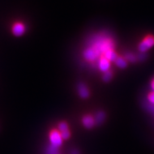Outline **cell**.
Listing matches in <instances>:
<instances>
[{
  "instance_id": "cell-1",
  "label": "cell",
  "mask_w": 154,
  "mask_h": 154,
  "mask_svg": "<svg viewBox=\"0 0 154 154\" xmlns=\"http://www.w3.org/2000/svg\"><path fill=\"white\" fill-rule=\"evenodd\" d=\"M115 49L116 42L113 37L108 33L100 32L89 40L84 50L83 57L90 63L96 64L101 58H105L109 51Z\"/></svg>"
},
{
  "instance_id": "cell-2",
  "label": "cell",
  "mask_w": 154,
  "mask_h": 154,
  "mask_svg": "<svg viewBox=\"0 0 154 154\" xmlns=\"http://www.w3.org/2000/svg\"><path fill=\"white\" fill-rule=\"evenodd\" d=\"M154 46V36L148 35L144 37L138 46V50L140 53H145Z\"/></svg>"
},
{
  "instance_id": "cell-3",
  "label": "cell",
  "mask_w": 154,
  "mask_h": 154,
  "mask_svg": "<svg viewBox=\"0 0 154 154\" xmlns=\"http://www.w3.org/2000/svg\"><path fill=\"white\" fill-rule=\"evenodd\" d=\"M50 141L51 144L56 147L59 148L62 144V139L60 132L57 129H53L50 131L49 135Z\"/></svg>"
},
{
  "instance_id": "cell-4",
  "label": "cell",
  "mask_w": 154,
  "mask_h": 154,
  "mask_svg": "<svg viewBox=\"0 0 154 154\" xmlns=\"http://www.w3.org/2000/svg\"><path fill=\"white\" fill-rule=\"evenodd\" d=\"M26 31V26L21 22H16L13 24L12 26V32L16 37L23 35Z\"/></svg>"
},
{
  "instance_id": "cell-5",
  "label": "cell",
  "mask_w": 154,
  "mask_h": 154,
  "mask_svg": "<svg viewBox=\"0 0 154 154\" xmlns=\"http://www.w3.org/2000/svg\"><path fill=\"white\" fill-rule=\"evenodd\" d=\"M96 66L98 68L102 71L105 73V72L110 70V66H111V62L105 58L103 57L100 59L98 62H96Z\"/></svg>"
},
{
  "instance_id": "cell-6",
  "label": "cell",
  "mask_w": 154,
  "mask_h": 154,
  "mask_svg": "<svg viewBox=\"0 0 154 154\" xmlns=\"http://www.w3.org/2000/svg\"><path fill=\"white\" fill-rule=\"evenodd\" d=\"M78 92L80 97L82 98H87L89 96V89L84 83H80L78 85Z\"/></svg>"
},
{
  "instance_id": "cell-7",
  "label": "cell",
  "mask_w": 154,
  "mask_h": 154,
  "mask_svg": "<svg viewBox=\"0 0 154 154\" xmlns=\"http://www.w3.org/2000/svg\"><path fill=\"white\" fill-rule=\"evenodd\" d=\"M82 123L84 126L87 128H92L95 124L94 118L89 114L85 115L82 118Z\"/></svg>"
},
{
  "instance_id": "cell-8",
  "label": "cell",
  "mask_w": 154,
  "mask_h": 154,
  "mask_svg": "<svg viewBox=\"0 0 154 154\" xmlns=\"http://www.w3.org/2000/svg\"><path fill=\"white\" fill-rule=\"evenodd\" d=\"M114 64L116 65L120 69L126 68L128 65V62L124 57L118 56L117 59L114 61Z\"/></svg>"
},
{
  "instance_id": "cell-9",
  "label": "cell",
  "mask_w": 154,
  "mask_h": 154,
  "mask_svg": "<svg viewBox=\"0 0 154 154\" xmlns=\"http://www.w3.org/2000/svg\"><path fill=\"white\" fill-rule=\"evenodd\" d=\"M105 115L103 112L102 111L98 112L96 114V116L94 118L95 123H97V124L102 123L103 122V120L105 119Z\"/></svg>"
},
{
  "instance_id": "cell-10",
  "label": "cell",
  "mask_w": 154,
  "mask_h": 154,
  "mask_svg": "<svg viewBox=\"0 0 154 154\" xmlns=\"http://www.w3.org/2000/svg\"><path fill=\"white\" fill-rule=\"evenodd\" d=\"M124 58L127 62H136L137 60V56L135 55L134 54H132V53H127L125 54Z\"/></svg>"
},
{
  "instance_id": "cell-11",
  "label": "cell",
  "mask_w": 154,
  "mask_h": 154,
  "mask_svg": "<svg viewBox=\"0 0 154 154\" xmlns=\"http://www.w3.org/2000/svg\"><path fill=\"white\" fill-rule=\"evenodd\" d=\"M46 154H59V148L50 144L47 148Z\"/></svg>"
},
{
  "instance_id": "cell-12",
  "label": "cell",
  "mask_w": 154,
  "mask_h": 154,
  "mask_svg": "<svg viewBox=\"0 0 154 154\" xmlns=\"http://www.w3.org/2000/svg\"><path fill=\"white\" fill-rule=\"evenodd\" d=\"M113 76V73H112V71H107L103 73V80L104 82H109L110 80L112 79Z\"/></svg>"
},
{
  "instance_id": "cell-13",
  "label": "cell",
  "mask_w": 154,
  "mask_h": 154,
  "mask_svg": "<svg viewBox=\"0 0 154 154\" xmlns=\"http://www.w3.org/2000/svg\"><path fill=\"white\" fill-rule=\"evenodd\" d=\"M58 128H59V131L61 132L65 131H67L68 129V125H67V123L64 122H60L59 125H58Z\"/></svg>"
},
{
  "instance_id": "cell-14",
  "label": "cell",
  "mask_w": 154,
  "mask_h": 154,
  "mask_svg": "<svg viewBox=\"0 0 154 154\" xmlns=\"http://www.w3.org/2000/svg\"><path fill=\"white\" fill-rule=\"evenodd\" d=\"M60 134H61L62 139H65V140L66 139H68L71 136V133H70L69 130L63 131V132H61Z\"/></svg>"
},
{
  "instance_id": "cell-15",
  "label": "cell",
  "mask_w": 154,
  "mask_h": 154,
  "mask_svg": "<svg viewBox=\"0 0 154 154\" xmlns=\"http://www.w3.org/2000/svg\"><path fill=\"white\" fill-rule=\"evenodd\" d=\"M148 100L150 102V103H151V104L154 105V91L148 94Z\"/></svg>"
},
{
  "instance_id": "cell-16",
  "label": "cell",
  "mask_w": 154,
  "mask_h": 154,
  "mask_svg": "<svg viewBox=\"0 0 154 154\" xmlns=\"http://www.w3.org/2000/svg\"><path fill=\"white\" fill-rule=\"evenodd\" d=\"M146 55L144 54V53H140V54H139L137 56V60H144L145 59Z\"/></svg>"
},
{
  "instance_id": "cell-17",
  "label": "cell",
  "mask_w": 154,
  "mask_h": 154,
  "mask_svg": "<svg viewBox=\"0 0 154 154\" xmlns=\"http://www.w3.org/2000/svg\"><path fill=\"white\" fill-rule=\"evenodd\" d=\"M151 87H152V89H153V91H154V79L152 80V83H151Z\"/></svg>"
},
{
  "instance_id": "cell-18",
  "label": "cell",
  "mask_w": 154,
  "mask_h": 154,
  "mask_svg": "<svg viewBox=\"0 0 154 154\" xmlns=\"http://www.w3.org/2000/svg\"><path fill=\"white\" fill-rule=\"evenodd\" d=\"M72 154H79V153L78 151L74 150V151H73V152H72Z\"/></svg>"
},
{
  "instance_id": "cell-19",
  "label": "cell",
  "mask_w": 154,
  "mask_h": 154,
  "mask_svg": "<svg viewBox=\"0 0 154 154\" xmlns=\"http://www.w3.org/2000/svg\"><path fill=\"white\" fill-rule=\"evenodd\" d=\"M153 107H154V105H153ZM153 110H154V109H153Z\"/></svg>"
}]
</instances>
